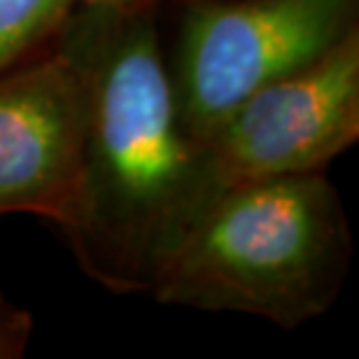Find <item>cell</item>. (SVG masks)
<instances>
[{
  "mask_svg": "<svg viewBox=\"0 0 359 359\" xmlns=\"http://www.w3.org/2000/svg\"><path fill=\"white\" fill-rule=\"evenodd\" d=\"M80 0H0V73L63 26Z\"/></svg>",
  "mask_w": 359,
  "mask_h": 359,
  "instance_id": "8992f818",
  "label": "cell"
},
{
  "mask_svg": "<svg viewBox=\"0 0 359 359\" xmlns=\"http://www.w3.org/2000/svg\"><path fill=\"white\" fill-rule=\"evenodd\" d=\"M56 45L84 87L80 210L63 236L105 290L147 294L156 264L217 194L205 149L177 114L152 5L75 7Z\"/></svg>",
  "mask_w": 359,
  "mask_h": 359,
  "instance_id": "6da1fadb",
  "label": "cell"
},
{
  "mask_svg": "<svg viewBox=\"0 0 359 359\" xmlns=\"http://www.w3.org/2000/svg\"><path fill=\"white\" fill-rule=\"evenodd\" d=\"M359 0H194L168 63L184 131L203 142L248 96L359 28Z\"/></svg>",
  "mask_w": 359,
  "mask_h": 359,
  "instance_id": "3957f363",
  "label": "cell"
},
{
  "mask_svg": "<svg viewBox=\"0 0 359 359\" xmlns=\"http://www.w3.org/2000/svg\"><path fill=\"white\" fill-rule=\"evenodd\" d=\"M359 140V28L248 96L201 142L215 189L320 173Z\"/></svg>",
  "mask_w": 359,
  "mask_h": 359,
  "instance_id": "277c9868",
  "label": "cell"
},
{
  "mask_svg": "<svg viewBox=\"0 0 359 359\" xmlns=\"http://www.w3.org/2000/svg\"><path fill=\"white\" fill-rule=\"evenodd\" d=\"M353 236L322 173L219 189L156 264L149 297L205 313H241L297 329L336 304Z\"/></svg>",
  "mask_w": 359,
  "mask_h": 359,
  "instance_id": "7a4b0ae2",
  "label": "cell"
},
{
  "mask_svg": "<svg viewBox=\"0 0 359 359\" xmlns=\"http://www.w3.org/2000/svg\"><path fill=\"white\" fill-rule=\"evenodd\" d=\"M84 87L56 45L0 73V215L26 212L63 233L80 210Z\"/></svg>",
  "mask_w": 359,
  "mask_h": 359,
  "instance_id": "5b68a950",
  "label": "cell"
},
{
  "mask_svg": "<svg viewBox=\"0 0 359 359\" xmlns=\"http://www.w3.org/2000/svg\"><path fill=\"white\" fill-rule=\"evenodd\" d=\"M152 5V0H80L77 7H93V10H133V7Z\"/></svg>",
  "mask_w": 359,
  "mask_h": 359,
  "instance_id": "ba28073f",
  "label": "cell"
},
{
  "mask_svg": "<svg viewBox=\"0 0 359 359\" xmlns=\"http://www.w3.org/2000/svg\"><path fill=\"white\" fill-rule=\"evenodd\" d=\"M33 334V318L0 294V359H17Z\"/></svg>",
  "mask_w": 359,
  "mask_h": 359,
  "instance_id": "52a82bcc",
  "label": "cell"
}]
</instances>
